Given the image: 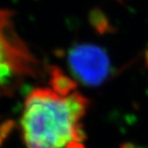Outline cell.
<instances>
[{"label":"cell","instance_id":"cell-4","mask_svg":"<svg viewBox=\"0 0 148 148\" xmlns=\"http://www.w3.org/2000/svg\"><path fill=\"white\" fill-rule=\"evenodd\" d=\"M51 86L53 90L62 96H67L74 92L75 82L66 76L59 69H53L51 73Z\"/></svg>","mask_w":148,"mask_h":148},{"label":"cell","instance_id":"cell-3","mask_svg":"<svg viewBox=\"0 0 148 148\" xmlns=\"http://www.w3.org/2000/svg\"><path fill=\"white\" fill-rule=\"evenodd\" d=\"M68 64L72 73L88 86H99L110 72L107 53L94 44H79L68 53Z\"/></svg>","mask_w":148,"mask_h":148},{"label":"cell","instance_id":"cell-6","mask_svg":"<svg viewBox=\"0 0 148 148\" xmlns=\"http://www.w3.org/2000/svg\"><path fill=\"white\" fill-rule=\"evenodd\" d=\"M0 144H1V138H0Z\"/></svg>","mask_w":148,"mask_h":148},{"label":"cell","instance_id":"cell-2","mask_svg":"<svg viewBox=\"0 0 148 148\" xmlns=\"http://www.w3.org/2000/svg\"><path fill=\"white\" fill-rule=\"evenodd\" d=\"M35 61L12 29L10 16L0 10V86L14 76L32 74Z\"/></svg>","mask_w":148,"mask_h":148},{"label":"cell","instance_id":"cell-5","mask_svg":"<svg viewBox=\"0 0 148 148\" xmlns=\"http://www.w3.org/2000/svg\"><path fill=\"white\" fill-rule=\"evenodd\" d=\"M65 148H86L84 145H82V143L76 141H71L70 143H68Z\"/></svg>","mask_w":148,"mask_h":148},{"label":"cell","instance_id":"cell-1","mask_svg":"<svg viewBox=\"0 0 148 148\" xmlns=\"http://www.w3.org/2000/svg\"><path fill=\"white\" fill-rule=\"evenodd\" d=\"M88 101L74 90L67 96L53 88H34L27 96L21 117L27 148H63L71 141L86 139L80 120Z\"/></svg>","mask_w":148,"mask_h":148}]
</instances>
